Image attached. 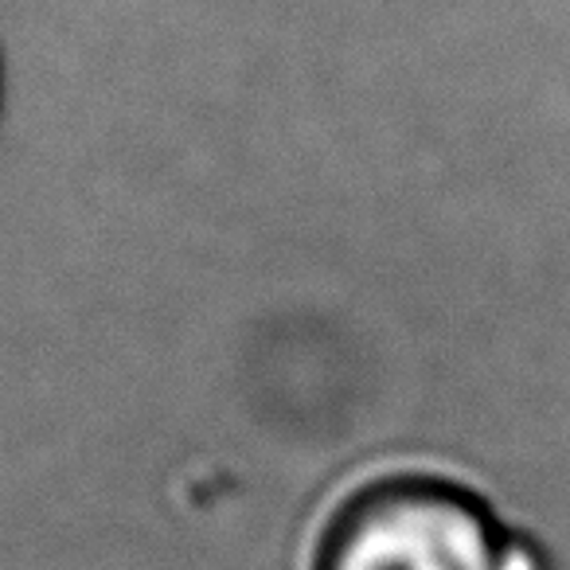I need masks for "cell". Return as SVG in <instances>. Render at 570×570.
I'll use <instances>...</instances> for the list:
<instances>
[{
    "label": "cell",
    "instance_id": "cell-1",
    "mask_svg": "<svg viewBox=\"0 0 570 570\" xmlns=\"http://www.w3.org/2000/svg\"><path fill=\"white\" fill-rule=\"evenodd\" d=\"M313 570H512L489 508L434 473H387L328 512Z\"/></svg>",
    "mask_w": 570,
    "mask_h": 570
}]
</instances>
